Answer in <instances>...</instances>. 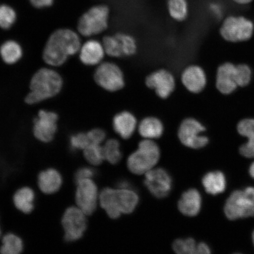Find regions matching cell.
<instances>
[{
	"mask_svg": "<svg viewBox=\"0 0 254 254\" xmlns=\"http://www.w3.org/2000/svg\"><path fill=\"white\" fill-rule=\"evenodd\" d=\"M254 33L252 21L243 17H229L222 23L220 33L225 40L240 42L249 40Z\"/></svg>",
	"mask_w": 254,
	"mask_h": 254,
	"instance_id": "obj_8",
	"label": "cell"
},
{
	"mask_svg": "<svg viewBox=\"0 0 254 254\" xmlns=\"http://www.w3.org/2000/svg\"><path fill=\"white\" fill-rule=\"evenodd\" d=\"M100 204L109 217L117 219L120 217L121 212L117 204L116 190L110 188L104 189L99 195Z\"/></svg>",
	"mask_w": 254,
	"mask_h": 254,
	"instance_id": "obj_24",
	"label": "cell"
},
{
	"mask_svg": "<svg viewBox=\"0 0 254 254\" xmlns=\"http://www.w3.org/2000/svg\"><path fill=\"white\" fill-rule=\"evenodd\" d=\"M95 176V171L90 167H82L76 171L75 181L76 184L82 180L91 179Z\"/></svg>",
	"mask_w": 254,
	"mask_h": 254,
	"instance_id": "obj_38",
	"label": "cell"
},
{
	"mask_svg": "<svg viewBox=\"0 0 254 254\" xmlns=\"http://www.w3.org/2000/svg\"><path fill=\"white\" fill-rule=\"evenodd\" d=\"M160 157V150L158 145L150 139H147L139 142L138 150L128 157L127 167L132 173L144 174L158 163Z\"/></svg>",
	"mask_w": 254,
	"mask_h": 254,
	"instance_id": "obj_3",
	"label": "cell"
},
{
	"mask_svg": "<svg viewBox=\"0 0 254 254\" xmlns=\"http://www.w3.org/2000/svg\"><path fill=\"white\" fill-rule=\"evenodd\" d=\"M234 1L240 4H247L252 2L253 0H233Z\"/></svg>",
	"mask_w": 254,
	"mask_h": 254,
	"instance_id": "obj_43",
	"label": "cell"
},
{
	"mask_svg": "<svg viewBox=\"0 0 254 254\" xmlns=\"http://www.w3.org/2000/svg\"><path fill=\"white\" fill-rule=\"evenodd\" d=\"M117 186L121 189H132L131 184L126 180L120 181Z\"/></svg>",
	"mask_w": 254,
	"mask_h": 254,
	"instance_id": "obj_42",
	"label": "cell"
},
{
	"mask_svg": "<svg viewBox=\"0 0 254 254\" xmlns=\"http://www.w3.org/2000/svg\"><path fill=\"white\" fill-rule=\"evenodd\" d=\"M181 79L184 87L192 94L201 93L206 87L207 78L201 66L191 65L184 69Z\"/></svg>",
	"mask_w": 254,
	"mask_h": 254,
	"instance_id": "obj_14",
	"label": "cell"
},
{
	"mask_svg": "<svg viewBox=\"0 0 254 254\" xmlns=\"http://www.w3.org/2000/svg\"><path fill=\"white\" fill-rule=\"evenodd\" d=\"M91 144H99L102 143L106 137V133L100 128L91 129L87 132Z\"/></svg>",
	"mask_w": 254,
	"mask_h": 254,
	"instance_id": "obj_37",
	"label": "cell"
},
{
	"mask_svg": "<svg viewBox=\"0 0 254 254\" xmlns=\"http://www.w3.org/2000/svg\"><path fill=\"white\" fill-rule=\"evenodd\" d=\"M113 126L114 131L121 137L128 139L135 131L137 121L134 114L128 111H124L114 116Z\"/></svg>",
	"mask_w": 254,
	"mask_h": 254,
	"instance_id": "obj_17",
	"label": "cell"
},
{
	"mask_svg": "<svg viewBox=\"0 0 254 254\" xmlns=\"http://www.w3.org/2000/svg\"><path fill=\"white\" fill-rule=\"evenodd\" d=\"M0 56L7 64H14L23 56V50L20 44L14 40L5 41L0 47Z\"/></svg>",
	"mask_w": 254,
	"mask_h": 254,
	"instance_id": "obj_26",
	"label": "cell"
},
{
	"mask_svg": "<svg viewBox=\"0 0 254 254\" xmlns=\"http://www.w3.org/2000/svg\"><path fill=\"white\" fill-rule=\"evenodd\" d=\"M144 183L151 194L158 198L166 197L173 188L172 179L163 168L148 171L145 173Z\"/></svg>",
	"mask_w": 254,
	"mask_h": 254,
	"instance_id": "obj_10",
	"label": "cell"
},
{
	"mask_svg": "<svg viewBox=\"0 0 254 254\" xmlns=\"http://www.w3.org/2000/svg\"><path fill=\"white\" fill-rule=\"evenodd\" d=\"M224 212L230 220L253 217L254 204L244 190H236L227 199Z\"/></svg>",
	"mask_w": 254,
	"mask_h": 254,
	"instance_id": "obj_9",
	"label": "cell"
},
{
	"mask_svg": "<svg viewBox=\"0 0 254 254\" xmlns=\"http://www.w3.org/2000/svg\"><path fill=\"white\" fill-rule=\"evenodd\" d=\"M249 172L250 176H252L253 179H254V162L252 165H251Z\"/></svg>",
	"mask_w": 254,
	"mask_h": 254,
	"instance_id": "obj_44",
	"label": "cell"
},
{
	"mask_svg": "<svg viewBox=\"0 0 254 254\" xmlns=\"http://www.w3.org/2000/svg\"><path fill=\"white\" fill-rule=\"evenodd\" d=\"M94 80L107 91L116 92L125 86V75L118 65L111 62L100 64L94 73Z\"/></svg>",
	"mask_w": 254,
	"mask_h": 254,
	"instance_id": "obj_5",
	"label": "cell"
},
{
	"mask_svg": "<svg viewBox=\"0 0 254 254\" xmlns=\"http://www.w3.org/2000/svg\"><path fill=\"white\" fill-rule=\"evenodd\" d=\"M35 193L29 187H23L15 192L13 201L15 207L24 214H29L34 209Z\"/></svg>",
	"mask_w": 254,
	"mask_h": 254,
	"instance_id": "obj_25",
	"label": "cell"
},
{
	"mask_svg": "<svg viewBox=\"0 0 254 254\" xmlns=\"http://www.w3.org/2000/svg\"><path fill=\"white\" fill-rule=\"evenodd\" d=\"M168 11L173 20L181 22L188 17L189 9L187 0H168Z\"/></svg>",
	"mask_w": 254,
	"mask_h": 254,
	"instance_id": "obj_28",
	"label": "cell"
},
{
	"mask_svg": "<svg viewBox=\"0 0 254 254\" xmlns=\"http://www.w3.org/2000/svg\"><path fill=\"white\" fill-rule=\"evenodd\" d=\"M86 215L78 206L66 209L62 222L66 241L73 242L83 236L87 227Z\"/></svg>",
	"mask_w": 254,
	"mask_h": 254,
	"instance_id": "obj_7",
	"label": "cell"
},
{
	"mask_svg": "<svg viewBox=\"0 0 254 254\" xmlns=\"http://www.w3.org/2000/svg\"><path fill=\"white\" fill-rule=\"evenodd\" d=\"M253 243H254V231L253 233Z\"/></svg>",
	"mask_w": 254,
	"mask_h": 254,
	"instance_id": "obj_45",
	"label": "cell"
},
{
	"mask_svg": "<svg viewBox=\"0 0 254 254\" xmlns=\"http://www.w3.org/2000/svg\"><path fill=\"white\" fill-rule=\"evenodd\" d=\"M238 132L249 139L240 148V152L246 158H254V119H246L241 121L237 126Z\"/></svg>",
	"mask_w": 254,
	"mask_h": 254,
	"instance_id": "obj_20",
	"label": "cell"
},
{
	"mask_svg": "<svg viewBox=\"0 0 254 254\" xmlns=\"http://www.w3.org/2000/svg\"><path fill=\"white\" fill-rule=\"evenodd\" d=\"M54 0H30L31 4L37 8L49 7L53 4Z\"/></svg>",
	"mask_w": 254,
	"mask_h": 254,
	"instance_id": "obj_39",
	"label": "cell"
},
{
	"mask_svg": "<svg viewBox=\"0 0 254 254\" xmlns=\"http://www.w3.org/2000/svg\"><path fill=\"white\" fill-rule=\"evenodd\" d=\"M202 185L206 192L215 195L224 191L226 179L221 171H214L205 175L202 179Z\"/></svg>",
	"mask_w": 254,
	"mask_h": 254,
	"instance_id": "obj_23",
	"label": "cell"
},
{
	"mask_svg": "<svg viewBox=\"0 0 254 254\" xmlns=\"http://www.w3.org/2000/svg\"><path fill=\"white\" fill-rule=\"evenodd\" d=\"M116 198L120 210L124 214L131 213L139 202V196L132 189L116 190Z\"/></svg>",
	"mask_w": 254,
	"mask_h": 254,
	"instance_id": "obj_22",
	"label": "cell"
},
{
	"mask_svg": "<svg viewBox=\"0 0 254 254\" xmlns=\"http://www.w3.org/2000/svg\"><path fill=\"white\" fill-rule=\"evenodd\" d=\"M244 191L254 204V187H247Z\"/></svg>",
	"mask_w": 254,
	"mask_h": 254,
	"instance_id": "obj_41",
	"label": "cell"
},
{
	"mask_svg": "<svg viewBox=\"0 0 254 254\" xmlns=\"http://www.w3.org/2000/svg\"><path fill=\"white\" fill-rule=\"evenodd\" d=\"M84 156L89 163L98 166L105 160L103 147L99 144H90L83 150Z\"/></svg>",
	"mask_w": 254,
	"mask_h": 254,
	"instance_id": "obj_31",
	"label": "cell"
},
{
	"mask_svg": "<svg viewBox=\"0 0 254 254\" xmlns=\"http://www.w3.org/2000/svg\"><path fill=\"white\" fill-rule=\"evenodd\" d=\"M145 84L161 99H167L169 97L176 85L173 74L166 69H158L149 74L146 77Z\"/></svg>",
	"mask_w": 254,
	"mask_h": 254,
	"instance_id": "obj_12",
	"label": "cell"
},
{
	"mask_svg": "<svg viewBox=\"0 0 254 254\" xmlns=\"http://www.w3.org/2000/svg\"><path fill=\"white\" fill-rule=\"evenodd\" d=\"M164 131L163 124L157 117H145L138 125L139 134L147 139L160 138L163 134Z\"/></svg>",
	"mask_w": 254,
	"mask_h": 254,
	"instance_id": "obj_21",
	"label": "cell"
},
{
	"mask_svg": "<svg viewBox=\"0 0 254 254\" xmlns=\"http://www.w3.org/2000/svg\"><path fill=\"white\" fill-rule=\"evenodd\" d=\"M81 47L80 39L75 32L66 28L59 29L54 32L48 40L43 50V59L50 65H62Z\"/></svg>",
	"mask_w": 254,
	"mask_h": 254,
	"instance_id": "obj_1",
	"label": "cell"
},
{
	"mask_svg": "<svg viewBox=\"0 0 254 254\" xmlns=\"http://www.w3.org/2000/svg\"><path fill=\"white\" fill-rule=\"evenodd\" d=\"M210 253L211 250L207 244L204 243H201L196 246V254H208Z\"/></svg>",
	"mask_w": 254,
	"mask_h": 254,
	"instance_id": "obj_40",
	"label": "cell"
},
{
	"mask_svg": "<svg viewBox=\"0 0 254 254\" xmlns=\"http://www.w3.org/2000/svg\"><path fill=\"white\" fill-rule=\"evenodd\" d=\"M17 15L13 8L7 5H0V27L9 29L15 23Z\"/></svg>",
	"mask_w": 254,
	"mask_h": 254,
	"instance_id": "obj_33",
	"label": "cell"
},
{
	"mask_svg": "<svg viewBox=\"0 0 254 254\" xmlns=\"http://www.w3.org/2000/svg\"><path fill=\"white\" fill-rule=\"evenodd\" d=\"M63 85L61 75L52 69L41 68L35 73L30 82V92L25 98L28 104L41 102L58 94Z\"/></svg>",
	"mask_w": 254,
	"mask_h": 254,
	"instance_id": "obj_2",
	"label": "cell"
},
{
	"mask_svg": "<svg viewBox=\"0 0 254 254\" xmlns=\"http://www.w3.org/2000/svg\"><path fill=\"white\" fill-rule=\"evenodd\" d=\"M236 65L230 63L219 66L216 75V87L221 93L230 94L238 87Z\"/></svg>",
	"mask_w": 254,
	"mask_h": 254,
	"instance_id": "obj_15",
	"label": "cell"
},
{
	"mask_svg": "<svg viewBox=\"0 0 254 254\" xmlns=\"http://www.w3.org/2000/svg\"><path fill=\"white\" fill-rule=\"evenodd\" d=\"M23 242L14 234H5L2 239L0 253L3 254H18L23 252Z\"/></svg>",
	"mask_w": 254,
	"mask_h": 254,
	"instance_id": "obj_27",
	"label": "cell"
},
{
	"mask_svg": "<svg viewBox=\"0 0 254 254\" xmlns=\"http://www.w3.org/2000/svg\"><path fill=\"white\" fill-rule=\"evenodd\" d=\"M202 198L198 190L190 189L183 193L179 202V209L187 217H195L201 210Z\"/></svg>",
	"mask_w": 254,
	"mask_h": 254,
	"instance_id": "obj_18",
	"label": "cell"
},
{
	"mask_svg": "<svg viewBox=\"0 0 254 254\" xmlns=\"http://www.w3.org/2000/svg\"><path fill=\"white\" fill-rule=\"evenodd\" d=\"M63 179L61 174L54 168L41 171L38 177V186L46 194H52L61 188Z\"/></svg>",
	"mask_w": 254,
	"mask_h": 254,
	"instance_id": "obj_19",
	"label": "cell"
},
{
	"mask_svg": "<svg viewBox=\"0 0 254 254\" xmlns=\"http://www.w3.org/2000/svg\"><path fill=\"white\" fill-rule=\"evenodd\" d=\"M59 117L53 111L41 110L34 120L33 132L36 138L43 142L52 141L57 129Z\"/></svg>",
	"mask_w": 254,
	"mask_h": 254,
	"instance_id": "obj_13",
	"label": "cell"
},
{
	"mask_svg": "<svg viewBox=\"0 0 254 254\" xmlns=\"http://www.w3.org/2000/svg\"><path fill=\"white\" fill-rule=\"evenodd\" d=\"M77 186L75 192L77 206L87 215L93 214L99 197L96 184L91 179H86L77 183Z\"/></svg>",
	"mask_w": 254,
	"mask_h": 254,
	"instance_id": "obj_11",
	"label": "cell"
},
{
	"mask_svg": "<svg viewBox=\"0 0 254 254\" xmlns=\"http://www.w3.org/2000/svg\"><path fill=\"white\" fill-rule=\"evenodd\" d=\"M116 36L120 41L124 56L131 57L135 55L138 46L134 37L125 33H117Z\"/></svg>",
	"mask_w": 254,
	"mask_h": 254,
	"instance_id": "obj_30",
	"label": "cell"
},
{
	"mask_svg": "<svg viewBox=\"0 0 254 254\" xmlns=\"http://www.w3.org/2000/svg\"><path fill=\"white\" fill-rule=\"evenodd\" d=\"M236 76L238 86L246 87L252 80V69L246 64L236 65Z\"/></svg>",
	"mask_w": 254,
	"mask_h": 254,
	"instance_id": "obj_35",
	"label": "cell"
},
{
	"mask_svg": "<svg viewBox=\"0 0 254 254\" xmlns=\"http://www.w3.org/2000/svg\"><path fill=\"white\" fill-rule=\"evenodd\" d=\"M105 54L103 43L96 40H90L81 47L79 59L85 65H97L102 63Z\"/></svg>",
	"mask_w": 254,
	"mask_h": 254,
	"instance_id": "obj_16",
	"label": "cell"
},
{
	"mask_svg": "<svg viewBox=\"0 0 254 254\" xmlns=\"http://www.w3.org/2000/svg\"><path fill=\"white\" fill-rule=\"evenodd\" d=\"M205 129L197 120L187 118L181 123L178 134L180 141L186 147L200 149L205 147L209 142L207 136L202 134Z\"/></svg>",
	"mask_w": 254,
	"mask_h": 254,
	"instance_id": "obj_6",
	"label": "cell"
},
{
	"mask_svg": "<svg viewBox=\"0 0 254 254\" xmlns=\"http://www.w3.org/2000/svg\"><path fill=\"white\" fill-rule=\"evenodd\" d=\"M120 147V143L117 139H110L108 140L103 147L105 160L111 164H118L122 158Z\"/></svg>",
	"mask_w": 254,
	"mask_h": 254,
	"instance_id": "obj_29",
	"label": "cell"
},
{
	"mask_svg": "<svg viewBox=\"0 0 254 254\" xmlns=\"http://www.w3.org/2000/svg\"><path fill=\"white\" fill-rule=\"evenodd\" d=\"M103 45L107 55L113 58H120L124 56L120 41L116 35L105 37Z\"/></svg>",
	"mask_w": 254,
	"mask_h": 254,
	"instance_id": "obj_32",
	"label": "cell"
},
{
	"mask_svg": "<svg viewBox=\"0 0 254 254\" xmlns=\"http://www.w3.org/2000/svg\"><path fill=\"white\" fill-rule=\"evenodd\" d=\"M1 227H0V237H1Z\"/></svg>",
	"mask_w": 254,
	"mask_h": 254,
	"instance_id": "obj_46",
	"label": "cell"
},
{
	"mask_svg": "<svg viewBox=\"0 0 254 254\" xmlns=\"http://www.w3.org/2000/svg\"><path fill=\"white\" fill-rule=\"evenodd\" d=\"M110 9L107 5L94 6L79 18L78 30L82 36L91 37L101 34L109 25Z\"/></svg>",
	"mask_w": 254,
	"mask_h": 254,
	"instance_id": "obj_4",
	"label": "cell"
},
{
	"mask_svg": "<svg viewBox=\"0 0 254 254\" xmlns=\"http://www.w3.org/2000/svg\"><path fill=\"white\" fill-rule=\"evenodd\" d=\"M195 241L192 238L179 239L174 241L173 248L175 252L179 254H196Z\"/></svg>",
	"mask_w": 254,
	"mask_h": 254,
	"instance_id": "obj_34",
	"label": "cell"
},
{
	"mask_svg": "<svg viewBox=\"0 0 254 254\" xmlns=\"http://www.w3.org/2000/svg\"><path fill=\"white\" fill-rule=\"evenodd\" d=\"M70 147L74 150H84L91 144L87 133L79 132L71 136L69 139Z\"/></svg>",
	"mask_w": 254,
	"mask_h": 254,
	"instance_id": "obj_36",
	"label": "cell"
}]
</instances>
